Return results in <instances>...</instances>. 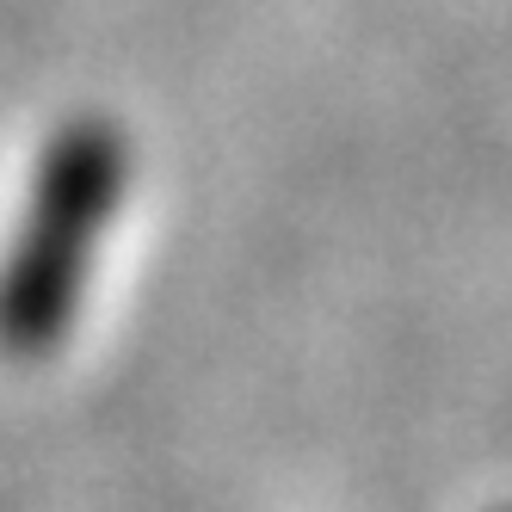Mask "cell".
Segmentation results:
<instances>
[{
	"label": "cell",
	"instance_id": "obj_1",
	"mask_svg": "<svg viewBox=\"0 0 512 512\" xmlns=\"http://www.w3.org/2000/svg\"><path fill=\"white\" fill-rule=\"evenodd\" d=\"M124 186V142L105 118L62 124L44 149L31 216L0 272V346L13 358H44L81 303V278L93 266V241Z\"/></svg>",
	"mask_w": 512,
	"mask_h": 512
}]
</instances>
